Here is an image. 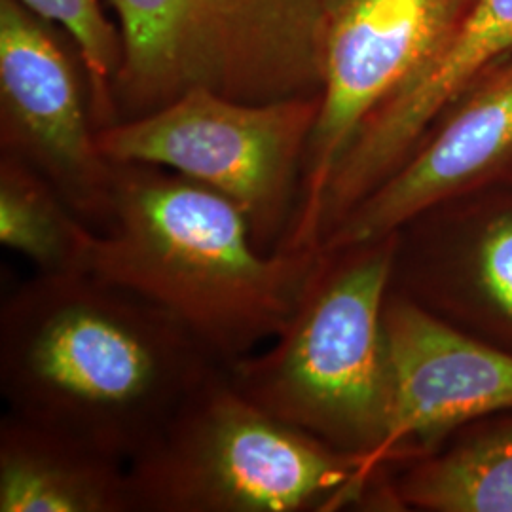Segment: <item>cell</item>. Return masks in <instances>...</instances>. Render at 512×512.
Wrapping results in <instances>:
<instances>
[{"instance_id": "cell-1", "label": "cell", "mask_w": 512, "mask_h": 512, "mask_svg": "<svg viewBox=\"0 0 512 512\" xmlns=\"http://www.w3.org/2000/svg\"><path fill=\"white\" fill-rule=\"evenodd\" d=\"M222 368L165 311L90 270L35 272L0 308L8 410L126 463Z\"/></svg>"}, {"instance_id": "cell-2", "label": "cell", "mask_w": 512, "mask_h": 512, "mask_svg": "<svg viewBox=\"0 0 512 512\" xmlns=\"http://www.w3.org/2000/svg\"><path fill=\"white\" fill-rule=\"evenodd\" d=\"M321 249L262 251L238 205L173 171L114 165L88 270L173 317L222 366L287 327Z\"/></svg>"}, {"instance_id": "cell-3", "label": "cell", "mask_w": 512, "mask_h": 512, "mask_svg": "<svg viewBox=\"0 0 512 512\" xmlns=\"http://www.w3.org/2000/svg\"><path fill=\"white\" fill-rule=\"evenodd\" d=\"M395 243L397 232L321 249L287 327L226 366L232 384L253 403L365 458V467L384 442L391 412L385 304Z\"/></svg>"}, {"instance_id": "cell-4", "label": "cell", "mask_w": 512, "mask_h": 512, "mask_svg": "<svg viewBox=\"0 0 512 512\" xmlns=\"http://www.w3.org/2000/svg\"><path fill=\"white\" fill-rule=\"evenodd\" d=\"M133 512L382 511L384 478L275 418L226 366L128 461Z\"/></svg>"}, {"instance_id": "cell-5", "label": "cell", "mask_w": 512, "mask_h": 512, "mask_svg": "<svg viewBox=\"0 0 512 512\" xmlns=\"http://www.w3.org/2000/svg\"><path fill=\"white\" fill-rule=\"evenodd\" d=\"M109 2L124 48L114 82L116 122L196 88L245 103L323 92L334 0Z\"/></svg>"}, {"instance_id": "cell-6", "label": "cell", "mask_w": 512, "mask_h": 512, "mask_svg": "<svg viewBox=\"0 0 512 512\" xmlns=\"http://www.w3.org/2000/svg\"><path fill=\"white\" fill-rule=\"evenodd\" d=\"M321 95L245 103L196 88L162 109L97 131L112 165L183 175L236 203L262 251L281 249L293 224Z\"/></svg>"}, {"instance_id": "cell-7", "label": "cell", "mask_w": 512, "mask_h": 512, "mask_svg": "<svg viewBox=\"0 0 512 512\" xmlns=\"http://www.w3.org/2000/svg\"><path fill=\"white\" fill-rule=\"evenodd\" d=\"M471 0H334L321 105L300 202L281 249H321L332 173L366 120L397 92Z\"/></svg>"}, {"instance_id": "cell-8", "label": "cell", "mask_w": 512, "mask_h": 512, "mask_svg": "<svg viewBox=\"0 0 512 512\" xmlns=\"http://www.w3.org/2000/svg\"><path fill=\"white\" fill-rule=\"evenodd\" d=\"M0 118L4 152L33 165L101 232L112 215L114 165L99 150L71 59L19 0H0Z\"/></svg>"}, {"instance_id": "cell-9", "label": "cell", "mask_w": 512, "mask_h": 512, "mask_svg": "<svg viewBox=\"0 0 512 512\" xmlns=\"http://www.w3.org/2000/svg\"><path fill=\"white\" fill-rule=\"evenodd\" d=\"M385 336L391 412L366 475L439 446L461 425L512 410V351L458 329L403 294L389 291Z\"/></svg>"}, {"instance_id": "cell-10", "label": "cell", "mask_w": 512, "mask_h": 512, "mask_svg": "<svg viewBox=\"0 0 512 512\" xmlns=\"http://www.w3.org/2000/svg\"><path fill=\"white\" fill-rule=\"evenodd\" d=\"M391 291L512 351V184L433 205L404 222Z\"/></svg>"}, {"instance_id": "cell-11", "label": "cell", "mask_w": 512, "mask_h": 512, "mask_svg": "<svg viewBox=\"0 0 512 512\" xmlns=\"http://www.w3.org/2000/svg\"><path fill=\"white\" fill-rule=\"evenodd\" d=\"M507 184L512 55L440 114L403 164L330 230L321 249L385 238L433 205Z\"/></svg>"}, {"instance_id": "cell-12", "label": "cell", "mask_w": 512, "mask_h": 512, "mask_svg": "<svg viewBox=\"0 0 512 512\" xmlns=\"http://www.w3.org/2000/svg\"><path fill=\"white\" fill-rule=\"evenodd\" d=\"M512 55V0H471L420 67L376 110L336 165L323 203L330 230L403 164L440 114Z\"/></svg>"}, {"instance_id": "cell-13", "label": "cell", "mask_w": 512, "mask_h": 512, "mask_svg": "<svg viewBox=\"0 0 512 512\" xmlns=\"http://www.w3.org/2000/svg\"><path fill=\"white\" fill-rule=\"evenodd\" d=\"M0 512H133L128 463L8 410L0 423Z\"/></svg>"}, {"instance_id": "cell-14", "label": "cell", "mask_w": 512, "mask_h": 512, "mask_svg": "<svg viewBox=\"0 0 512 512\" xmlns=\"http://www.w3.org/2000/svg\"><path fill=\"white\" fill-rule=\"evenodd\" d=\"M391 512H512V410L461 425L387 467Z\"/></svg>"}, {"instance_id": "cell-15", "label": "cell", "mask_w": 512, "mask_h": 512, "mask_svg": "<svg viewBox=\"0 0 512 512\" xmlns=\"http://www.w3.org/2000/svg\"><path fill=\"white\" fill-rule=\"evenodd\" d=\"M95 230L33 165L2 154L0 243L40 274L88 270Z\"/></svg>"}, {"instance_id": "cell-16", "label": "cell", "mask_w": 512, "mask_h": 512, "mask_svg": "<svg viewBox=\"0 0 512 512\" xmlns=\"http://www.w3.org/2000/svg\"><path fill=\"white\" fill-rule=\"evenodd\" d=\"M27 10L65 29L78 46L88 73L90 107L97 131L116 122L114 82L122 65V35L99 0H19Z\"/></svg>"}]
</instances>
